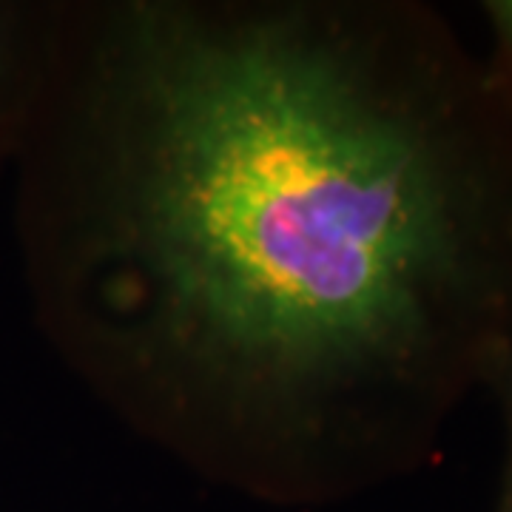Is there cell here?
Returning <instances> with one entry per match:
<instances>
[{"instance_id":"cell-2","label":"cell","mask_w":512,"mask_h":512,"mask_svg":"<svg viewBox=\"0 0 512 512\" xmlns=\"http://www.w3.org/2000/svg\"><path fill=\"white\" fill-rule=\"evenodd\" d=\"M52 9L32 12L26 6L0 3V163L20 154L35 111L43 60L49 46Z\"/></svg>"},{"instance_id":"cell-3","label":"cell","mask_w":512,"mask_h":512,"mask_svg":"<svg viewBox=\"0 0 512 512\" xmlns=\"http://www.w3.org/2000/svg\"><path fill=\"white\" fill-rule=\"evenodd\" d=\"M487 393L498 404L501 427H504V461H501V481H498L493 512H512V356L507 359V365L498 370Z\"/></svg>"},{"instance_id":"cell-1","label":"cell","mask_w":512,"mask_h":512,"mask_svg":"<svg viewBox=\"0 0 512 512\" xmlns=\"http://www.w3.org/2000/svg\"><path fill=\"white\" fill-rule=\"evenodd\" d=\"M20 163L60 359L211 481L410 476L512 356V80L430 3L52 6Z\"/></svg>"},{"instance_id":"cell-4","label":"cell","mask_w":512,"mask_h":512,"mask_svg":"<svg viewBox=\"0 0 512 512\" xmlns=\"http://www.w3.org/2000/svg\"><path fill=\"white\" fill-rule=\"evenodd\" d=\"M481 18L487 23V55L512 80V0L481 3Z\"/></svg>"}]
</instances>
